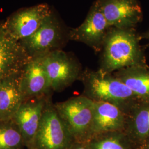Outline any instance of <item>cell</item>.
Wrapping results in <instances>:
<instances>
[{
  "mask_svg": "<svg viewBox=\"0 0 149 149\" xmlns=\"http://www.w3.org/2000/svg\"><path fill=\"white\" fill-rule=\"evenodd\" d=\"M80 81L84 86L83 95L93 102L114 104L129 112L140 101L133 92L113 73L98 69L83 71Z\"/></svg>",
  "mask_w": 149,
  "mask_h": 149,
  "instance_id": "obj_1",
  "label": "cell"
},
{
  "mask_svg": "<svg viewBox=\"0 0 149 149\" xmlns=\"http://www.w3.org/2000/svg\"><path fill=\"white\" fill-rule=\"evenodd\" d=\"M100 69L109 73L145 65L137 38L127 29H115L107 33L103 44Z\"/></svg>",
  "mask_w": 149,
  "mask_h": 149,
  "instance_id": "obj_2",
  "label": "cell"
},
{
  "mask_svg": "<svg viewBox=\"0 0 149 149\" xmlns=\"http://www.w3.org/2000/svg\"><path fill=\"white\" fill-rule=\"evenodd\" d=\"M54 106L76 141L86 143L90 139L93 101L82 95L55 103Z\"/></svg>",
  "mask_w": 149,
  "mask_h": 149,
  "instance_id": "obj_3",
  "label": "cell"
},
{
  "mask_svg": "<svg viewBox=\"0 0 149 149\" xmlns=\"http://www.w3.org/2000/svg\"><path fill=\"white\" fill-rule=\"evenodd\" d=\"M74 141V138L50 99L43 112L37 132L28 149H69Z\"/></svg>",
  "mask_w": 149,
  "mask_h": 149,
  "instance_id": "obj_4",
  "label": "cell"
},
{
  "mask_svg": "<svg viewBox=\"0 0 149 149\" xmlns=\"http://www.w3.org/2000/svg\"><path fill=\"white\" fill-rule=\"evenodd\" d=\"M40 58L53 92L63 91L80 80L83 71L80 64L62 50L52 51Z\"/></svg>",
  "mask_w": 149,
  "mask_h": 149,
  "instance_id": "obj_5",
  "label": "cell"
},
{
  "mask_svg": "<svg viewBox=\"0 0 149 149\" xmlns=\"http://www.w3.org/2000/svg\"><path fill=\"white\" fill-rule=\"evenodd\" d=\"M32 58L0 22V84L22 74Z\"/></svg>",
  "mask_w": 149,
  "mask_h": 149,
  "instance_id": "obj_6",
  "label": "cell"
},
{
  "mask_svg": "<svg viewBox=\"0 0 149 149\" xmlns=\"http://www.w3.org/2000/svg\"><path fill=\"white\" fill-rule=\"evenodd\" d=\"M52 14L48 5L40 4L17 11L4 25L11 37L19 42L34 34Z\"/></svg>",
  "mask_w": 149,
  "mask_h": 149,
  "instance_id": "obj_7",
  "label": "cell"
},
{
  "mask_svg": "<svg viewBox=\"0 0 149 149\" xmlns=\"http://www.w3.org/2000/svg\"><path fill=\"white\" fill-rule=\"evenodd\" d=\"M62 39V33L59 23L52 14L36 32L19 42L28 54L33 58L60 49Z\"/></svg>",
  "mask_w": 149,
  "mask_h": 149,
  "instance_id": "obj_8",
  "label": "cell"
},
{
  "mask_svg": "<svg viewBox=\"0 0 149 149\" xmlns=\"http://www.w3.org/2000/svg\"><path fill=\"white\" fill-rule=\"evenodd\" d=\"M50 99V96L48 95L25 100L12 118L19 129L28 149L37 132L43 112Z\"/></svg>",
  "mask_w": 149,
  "mask_h": 149,
  "instance_id": "obj_9",
  "label": "cell"
},
{
  "mask_svg": "<svg viewBox=\"0 0 149 149\" xmlns=\"http://www.w3.org/2000/svg\"><path fill=\"white\" fill-rule=\"evenodd\" d=\"M108 27L97 2L84 23L70 32V38L85 43L96 50H100L102 48Z\"/></svg>",
  "mask_w": 149,
  "mask_h": 149,
  "instance_id": "obj_10",
  "label": "cell"
},
{
  "mask_svg": "<svg viewBox=\"0 0 149 149\" xmlns=\"http://www.w3.org/2000/svg\"><path fill=\"white\" fill-rule=\"evenodd\" d=\"M109 27L128 29L138 22L141 11L135 0H99Z\"/></svg>",
  "mask_w": 149,
  "mask_h": 149,
  "instance_id": "obj_11",
  "label": "cell"
},
{
  "mask_svg": "<svg viewBox=\"0 0 149 149\" xmlns=\"http://www.w3.org/2000/svg\"><path fill=\"white\" fill-rule=\"evenodd\" d=\"M127 116L128 112L117 105L105 102H93L91 138L104 133L124 132Z\"/></svg>",
  "mask_w": 149,
  "mask_h": 149,
  "instance_id": "obj_12",
  "label": "cell"
},
{
  "mask_svg": "<svg viewBox=\"0 0 149 149\" xmlns=\"http://www.w3.org/2000/svg\"><path fill=\"white\" fill-rule=\"evenodd\" d=\"M21 87L25 100L48 96L53 92L40 56L33 58L22 74Z\"/></svg>",
  "mask_w": 149,
  "mask_h": 149,
  "instance_id": "obj_13",
  "label": "cell"
},
{
  "mask_svg": "<svg viewBox=\"0 0 149 149\" xmlns=\"http://www.w3.org/2000/svg\"><path fill=\"white\" fill-rule=\"evenodd\" d=\"M124 133L136 149L149 141V102H139L130 109Z\"/></svg>",
  "mask_w": 149,
  "mask_h": 149,
  "instance_id": "obj_14",
  "label": "cell"
},
{
  "mask_svg": "<svg viewBox=\"0 0 149 149\" xmlns=\"http://www.w3.org/2000/svg\"><path fill=\"white\" fill-rule=\"evenodd\" d=\"M22 76L0 84V121L12 119L25 101L22 90Z\"/></svg>",
  "mask_w": 149,
  "mask_h": 149,
  "instance_id": "obj_15",
  "label": "cell"
},
{
  "mask_svg": "<svg viewBox=\"0 0 149 149\" xmlns=\"http://www.w3.org/2000/svg\"><path fill=\"white\" fill-rule=\"evenodd\" d=\"M128 87L140 101L149 102V68L141 65L113 73Z\"/></svg>",
  "mask_w": 149,
  "mask_h": 149,
  "instance_id": "obj_16",
  "label": "cell"
},
{
  "mask_svg": "<svg viewBox=\"0 0 149 149\" xmlns=\"http://www.w3.org/2000/svg\"><path fill=\"white\" fill-rule=\"evenodd\" d=\"M86 143L90 149H136L124 132L96 135Z\"/></svg>",
  "mask_w": 149,
  "mask_h": 149,
  "instance_id": "obj_17",
  "label": "cell"
},
{
  "mask_svg": "<svg viewBox=\"0 0 149 149\" xmlns=\"http://www.w3.org/2000/svg\"><path fill=\"white\" fill-rule=\"evenodd\" d=\"M24 146L21 132L14 120L0 121V149H23Z\"/></svg>",
  "mask_w": 149,
  "mask_h": 149,
  "instance_id": "obj_18",
  "label": "cell"
},
{
  "mask_svg": "<svg viewBox=\"0 0 149 149\" xmlns=\"http://www.w3.org/2000/svg\"><path fill=\"white\" fill-rule=\"evenodd\" d=\"M69 149H90L86 143L74 141Z\"/></svg>",
  "mask_w": 149,
  "mask_h": 149,
  "instance_id": "obj_19",
  "label": "cell"
},
{
  "mask_svg": "<svg viewBox=\"0 0 149 149\" xmlns=\"http://www.w3.org/2000/svg\"><path fill=\"white\" fill-rule=\"evenodd\" d=\"M136 149H149V143L142 145L138 147Z\"/></svg>",
  "mask_w": 149,
  "mask_h": 149,
  "instance_id": "obj_20",
  "label": "cell"
},
{
  "mask_svg": "<svg viewBox=\"0 0 149 149\" xmlns=\"http://www.w3.org/2000/svg\"><path fill=\"white\" fill-rule=\"evenodd\" d=\"M148 37H149V34H148Z\"/></svg>",
  "mask_w": 149,
  "mask_h": 149,
  "instance_id": "obj_21",
  "label": "cell"
},
{
  "mask_svg": "<svg viewBox=\"0 0 149 149\" xmlns=\"http://www.w3.org/2000/svg\"><path fill=\"white\" fill-rule=\"evenodd\" d=\"M148 143H149V141H148Z\"/></svg>",
  "mask_w": 149,
  "mask_h": 149,
  "instance_id": "obj_22",
  "label": "cell"
}]
</instances>
